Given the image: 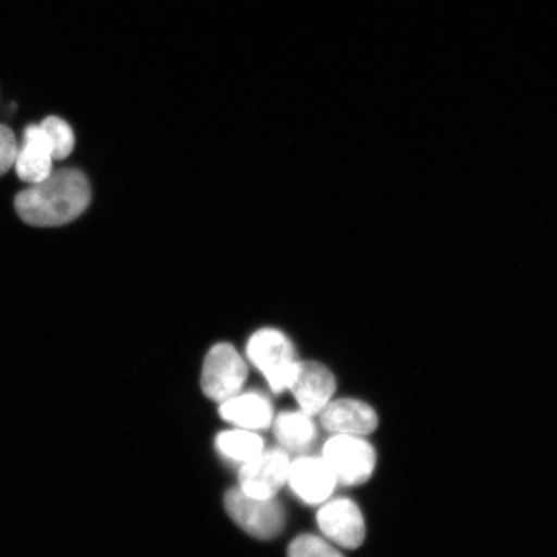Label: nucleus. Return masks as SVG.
<instances>
[{"mask_svg": "<svg viewBox=\"0 0 557 557\" xmlns=\"http://www.w3.org/2000/svg\"><path fill=\"white\" fill-rule=\"evenodd\" d=\"M90 203V186L85 173L64 169L17 194L15 208L27 225L55 227L79 218Z\"/></svg>", "mask_w": 557, "mask_h": 557, "instance_id": "1", "label": "nucleus"}, {"mask_svg": "<svg viewBox=\"0 0 557 557\" xmlns=\"http://www.w3.org/2000/svg\"><path fill=\"white\" fill-rule=\"evenodd\" d=\"M247 357L274 393L288 388L298 360L294 345L283 332L273 329L257 331L248 341Z\"/></svg>", "mask_w": 557, "mask_h": 557, "instance_id": "2", "label": "nucleus"}, {"mask_svg": "<svg viewBox=\"0 0 557 557\" xmlns=\"http://www.w3.org/2000/svg\"><path fill=\"white\" fill-rule=\"evenodd\" d=\"M225 508L230 518L255 539L273 540L285 527L284 508L275 498H256L240 487L226 493Z\"/></svg>", "mask_w": 557, "mask_h": 557, "instance_id": "3", "label": "nucleus"}, {"mask_svg": "<svg viewBox=\"0 0 557 557\" xmlns=\"http://www.w3.org/2000/svg\"><path fill=\"white\" fill-rule=\"evenodd\" d=\"M323 459L337 483L360 485L372 478L377 456L372 444L357 435H334L325 443Z\"/></svg>", "mask_w": 557, "mask_h": 557, "instance_id": "4", "label": "nucleus"}, {"mask_svg": "<svg viewBox=\"0 0 557 557\" xmlns=\"http://www.w3.org/2000/svg\"><path fill=\"white\" fill-rule=\"evenodd\" d=\"M247 375L246 361L235 347L219 344L213 346L207 355L203 372H201V388L209 399L224 403L240 393Z\"/></svg>", "mask_w": 557, "mask_h": 557, "instance_id": "5", "label": "nucleus"}, {"mask_svg": "<svg viewBox=\"0 0 557 557\" xmlns=\"http://www.w3.org/2000/svg\"><path fill=\"white\" fill-rule=\"evenodd\" d=\"M289 457L283 449L262 450L244 463L239 473L240 490L256 498H275L287 483Z\"/></svg>", "mask_w": 557, "mask_h": 557, "instance_id": "6", "label": "nucleus"}, {"mask_svg": "<svg viewBox=\"0 0 557 557\" xmlns=\"http://www.w3.org/2000/svg\"><path fill=\"white\" fill-rule=\"evenodd\" d=\"M318 525L326 539L345 548H358L366 540L363 513L354 500L337 498L320 508Z\"/></svg>", "mask_w": 557, "mask_h": 557, "instance_id": "7", "label": "nucleus"}, {"mask_svg": "<svg viewBox=\"0 0 557 557\" xmlns=\"http://www.w3.org/2000/svg\"><path fill=\"white\" fill-rule=\"evenodd\" d=\"M288 388L295 395L302 412L319 414L336 392V379L329 368L315 361H298Z\"/></svg>", "mask_w": 557, "mask_h": 557, "instance_id": "8", "label": "nucleus"}, {"mask_svg": "<svg viewBox=\"0 0 557 557\" xmlns=\"http://www.w3.org/2000/svg\"><path fill=\"white\" fill-rule=\"evenodd\" d=\"M287 482L297 497L308 505L324 504L337 485L329 463L315 457H301L290 462Z\"/></svg>", "mask_w": 557, "mask_h": 557, "instance_id": "9", "label": "nucleus"}, {"mask_svg": "<svg viewBox=\"0 0 557 557\" xmlns=\"http://www.w3.org/2000/svg\"><path fill=\"white\" fill-rule=\"evenodd\" d=\"M320 414L323 428L336 435H369L379 426L374 409L360 400L330 401Z\"/></svg>", "mask_w": 557, "mask_h": 557, "instance_id": "10", "label": "nucleus"}, {"mask_svg": "<svg viewBox=\"0 0 557 557\" xmlns=\"http://www.w3.org/2000/svg\"><path fill=\"white\" fill-rule=\"evenodd\" d=\"M53 156L50 139L39 124H30L24 131V139L15 162L17 176L24 183L34 185L44 181L53 171Z\"/></svg>", "mask_w": 557, "mask_h": 557, "instance_id": "11", "label": "nucleus"}, {"mask_svg": "<svg viewBox=\"0 0 557 557\" xmlns=\"http://www.w3.org/2000/svg\"><path fill=\"white\" fill-rule=\"evenodd\" d=\"M273 407L261 394L235 395L221 404L220 414L225 421L244 430L268 429L273 422Z\"/></svg>", "mask_w": 557, "mask_h": 557, "instance_id": "12", "label": "nucleus"}, {"mask_svg": "<svg viewBox=\"0 0 557 557\" xmlns=\"http://www.w3.org/2000/svg\"><path fill=\"white\" fill-rule=\"evenodd\" d=\"M274 434L277 442L290 451L308 450L317 438V426L308 413L284 412L276 417Z\"/></svg>", "mask_w": 557, "mask_h": 557, "instance_id": "13", "label": "nucleus"}, {"mask_svg": "<svg viewBox=\"0 0 557 557\" xmlns=\"http://www.w3.org/2000/svg\"><path fill=\"white\" fill-rule=\"evenodd\" d=\"M215 447L222 456L244 465L260 455L263 450V441L253 431L232 430L224 431L215 438Z\"/></svg>", "mask_w": 557, "mask_h": 557, "instance_id": "14", "label": "nucleus"}, {"mask_svg": "<svg viewBox=\"0 0 557 557\" xmlns=\"http://www.w3.org/2000/svg\"><path fill=\"white\" fill-rule=\"evenodd\" d=\"M48 139H50L53 160H64L72 154L75 136L72 127L59 116H48L40 124Z\"/></svg>", "mask_w": 557, "mask_h": 557, "instance_id": "15", "label": "nucleus"}, {"mask_svg": "<svg viewBox=\"0 0 557 557\" xmlns=\"http://www.w3.org/2000/svg\"><path fill=\"white\" fill-rule=\"evenodd\" d=\"M288 557H344L323 539L312 534L299 535L290 543Z\"/></svg>", "mask_w": 557, "mask_h": 557, "instance_id": "16", "label": "nucleus"}, {"mask_svg": "<svg viewBox=\"0 0 557 557\" xmlns=\"http://www.w3.org/2000/svg\"><path fill=\"white\" fill-rule=\"evenodd\" d=\"M18 144L15 134L4 124H0V176H4L15 165Z\"/></svg>", "mask_w": 557, "mask_h": 557, "instance_id": "17", "label": "nucleus"}]
</instances>
